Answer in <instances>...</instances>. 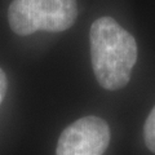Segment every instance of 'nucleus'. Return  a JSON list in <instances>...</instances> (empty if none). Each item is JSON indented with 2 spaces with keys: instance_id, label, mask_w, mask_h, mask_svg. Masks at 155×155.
I'll use <instances>...</instances> for the list:
<instances>
[{
  "instance_id": "f257e3e1",
  "label": "nucleus",
  "mask_w": 155,
  "mask_h": 155,
  "mask_svg": "<svg viewBox=\"0 0 155 155\" xmlns=\"http://www.w3.org/2000/svg\"><path fill=\"white\" fill-rule=\"evenodd\" d=\"M92 67L97 81L107 91L128 84L137 61L136 39L111 17H101L89 31Z\"/></svg>"
},
{
  "instance_id": "f03ea898",
  "label": "nucleus",
  "mask_w": 155,
  "mask_h": 155,
  "mask_svg": "<svg viewBox=\"0 0 155 155\" xmlns=\"http://www.w3.org/2000/svg\"><path fill=\"white\" fill-rule=\"evenodd\" d=\"M76 0H13L8 9L11 28L21 36L39 30L61 32L74 25Z\"/></svg>"
},
{
  "instance_id": "7ed1b4c3",
  "label": "nucleus",
  "mask_w": 155,
  "mask_h": 155,
  "mask_svg": "<svg viewBox=\"0 0 155 155\" xmlns=\"http://www.w3.org/2000/svg\"><path fill=\"white\" fill-rule=\"evenodd\" d=\"M109 124L98 116H84L66 127L56 155H104L110 143Z\"/></svg>"
},
{
  "instance_id": "20e7f679",
  "label": "nucleus",
  "mask_w": 155,
  "mask_h": 155,
  "mask_svg": "<svg viewBox=\"0 0 155 155\" xmlns=\"http://www.w3.org/2000/svg\"><path fill=\"white\" fill-rule=\"evenodd\" d=\"M143 140L150 151L155 153V106L150 111L143 125Z\"/></svg>"
},
{
  "instance_id": "39448f33",
  "label": "nucleus",
  "mask_w": 155,
  "mask_h": 155,
  "mask_svg": "<svg viewBox=\"0 0 155 155\" xmlns=\"http://www.w3.org/2000/svg\"><path fill=\"white\" fill-rule=\"evenodd\" d=\"M7 88H8V81H7L5 72L0 69V105H2L4 97H5Z\"/></svg>"
}]
</instances>
